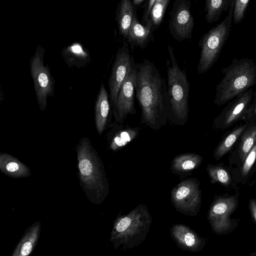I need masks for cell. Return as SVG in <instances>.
Segmentation results:
<instances>
[{
	"mask_svg": "<svg viewBox=\"0 0 256 256\" xmlns=\"http://www.w3.org/2000/svg\"><path fill=\"white\" fill-rule=\"evenodd\" d=\"M136 97L141 110V123L158 130L168 119L166 80L155 64L148 60L136 64Z\"/></svg>",
	"mask_w": 256,
	"mask_h": 256,
	"instance_id": "1",
	"label": "cell"
},
{
	"mask_svg": "<svg viewBox=\"0 0 256 256\" xmlns=\"http://www.w3.org/2000/svg\"><path fill=\"white\" fill-rule=\"evenodd\" d=\"M248 124V122H246L245 124L235 128L220 142L214 152V156L216 160H220L231 150L234 144L247 128Z\"/></svg>",
	"mask_w": 256,
	"mask_h": 256,
	"instance_id": "24",
	"label": "cell"
},
{
	"mask_svg": "<svg viewBox=\"0 0 256 256\" xmlns=\"http://www.w3.org/2000/svg\"><path fill=\"white\" fill-rule=\"evenodd\" d=\"M44 48L38 46L30 63L34 92L40 110H44L48 104V98L53 96L54 80L48 64H44Z\"/></svg>",
	"mask_w": 256,
	"mask_h": 256,
	"instance_id": "7",
	"label": "cell"
},
{
	"mask_svg": "<svg viewBox=\"0 0 256 256\" xmlns=\"http://www.w3.org/2000/svg\"><path fill=\"white\" fill-rule=\"evenodd\" d=\"M221 72L223 78L216 86L214 100L218 106L230 102L256 84V64L253 59L234 58Z\"/></svg>",
	"mask_w": 256,
	"mask_h": 256,
	"instance_id": "5",
	"label": "cell"
},
{
	"mask_svg": "<svg viewBox=\"0 0 256 256\" xmlns=\"http://www.w3.org/2000/svg\"><path fill=\"white\" fill-rule=\"evenodd\" d=\"M40 232V222H37L26 230L12 256H30L36 245Z\"/></svg>",
	"mask_w": 256,
	"mask_h": 256,
	"instance_id": "21",
	"label": "cell"
},
{
	"mask_svg": "<svg viewBox=\"0 0 256 256\" xmlns=\"http://www.w3.org/2000/svg\"><path fill=\"white\" fill-rule=\"evenodd\" d=\"M168 50L169 60L166 62L165 102L168 119L176 124L184 125L188 116L190 84L185 70L179 66L174 48L169 44Z\"/></svg>",
	"mask_w": 256,
	"mask_h": 256,
	"instance_id": "3",
	"label": "cell"
},
{
	"mask_svg": "<svg viewBox=\"0 0 256 256\" xmlns=\"http://www.w3.org/2000/svg\"><path fill=\"white\" fill-rule=\"evenodd\" d=\"M248 208L252 218L256 224V199H250L248 203Z\"/></svg>",
	"mask_w": 256,
	"mask_h": 256,
	"instance_id": "32",
	"label": "cell"
},
{
	"mask_svg": "<svg viewBox=\"0 0 256 256\" xmlns=\"http://www.w3.org/2000/svg\"><path fill=\"white\" fill-rule=\"evenodd\" d=\"M171 201L178 212L188 216H196L202 204L200 182L196 178L185 180L176 186L170 192Z\"/></svg>",
	"mask_w": 256,
	"mask_h": 256,
	"instance_id": "9",
	"label": "cell"
},
{
	"mask_svg": "<svg viewBox=\"0 0 256 256\" xmlns=\"http://www.w3.org/2000/svg\"><path fill=\"white\" fill-rule=\"evenodd\" d=\"M136 78V64L134 62L121 86L116 104L112 110L116 122L122 124L128 115L136 113L134 106Z\"/></svg>",
	"mask_w": 256,
	"mask_h": 256,
	"instance_id": "12",
	"label": "cell"
},
{
	"mask_svg": "<svg viewBox=\"0 0 256 256\" xmlns=\"http://www.w3.org/2000/svg\"><path fill=\"white\" fill-rule=\"evenodd\" d=\"M170 234L176 246L184 250L198 252L204 248L206 244V238L184 224H174L170 228Z\"/></svg>",
	"mask_w": 256,
	"mask_h": 256,
	"instance_id": "14",
	"label": "cell"
},
{
	"mask_svg": "<svg viewBox=\"0 0 256 256\" xmlns=\"http://www.w3.org/2000/svg\"><path fill=\"white\" fill-rule=\"evenodd\" d=\"M80 184L89 200L101 204L109 194L104 166L89 138H82L76 146Z\"/></svg>",
	"mask_w": 256,
	"mask_h": 256,
	"instance_id": "2",
	"label": "cell"
},
{
	"mask_svg": "<svg viewBox=\"0 0 256 256\" xmlns=\"http://www.w3.org/2000/svg\"><path fill=\"white\" fill-rule=\"evenodd\" d=\"M256 144V122H254V124L246 128L241 135L238 152L239 158L242 162H243Z\"/></svg>",
	"mask_w": 256,
	"mask_h": 256,
	"instance_id": "25",
	"label": "cell"
},
{
	"mask_svg": "<svg viewBox=\"0 0 256 256\" xmlns=\"http://www.w3.org/2000/svg\"><path fill=\"white\" fill-rule=\"evenodd\" d=\"M256 160V144L248 154L240 169L242 176L246 177L248 174Z\"/></svg>",
	"mask_w": 256,
	"mask_h": 256,
	"instance_id": "29",
	"label": "cell"
},
{
	"mask_svg": "<svg viewBox=\"0 0 256 256\" xmlns=\"http://www.w3.org/2000/svg\"><path fill=\"white\" fill-rule=\"evenodd\" d=\"M170 2V0H156L148 18L152 24L153 32L160 25Z\"/></svg>",
	"mask_w": 256,
	"mask_h": 256,
	"instance_id": "27",
	"label": "cell"
},
{
	"mask_svg": "<svg viewBox=\"0 0 256 256\" xmlns=\"http://www.w3.org/2000/svg\"><path fill=\"white\" fill-rule=\"evenodd\" d=\"M153 32L152 24L148 20L144 26L140 23L136 16L132 20L126 40L132 50L136 46L144 49L150 42L154 41Z\"/></svg>",
	"mask_w": 256,
	"mask_h": 256,
	"instance_id": "15",
	"label": "cell"
},
{
	"mask_svg": "<svg viewBox=\"0 0 256 256\" xmlns=\"http://www.w3.org/2000/svg\"><path fill=\"white\" fill-rule=\"evenodd\" d=\"M234 0H232L228 14L220 23L204 34L198 42L200 48L196 68L198 74L210 70L218 60L230 32Z\"/></svg>",
	"mask_w": 256,
	"mask_h": 256,
	"instance_id": "6",
	"label": "cell"
},
{
	"mask_svg": "<svg viewBox=\"0 0 256 256\" xmlns=\"http://www.w3.org/2000/svg\"><path fill=\"white\" fill-rule=\"evenodd\" d=\"M145 0H132V4L136 8L138 6H140L141 4L144 2H145Z\"/></svg>",
	"mask_w": 256,
	"mask_h": 256,
	"instance_id": "33",
	"label": "cell"
},
{
	"mask_svg": "<svg viewBox=\"0 0 256 256\" xmlns=\"http://www.w3.org/2000/svg\"><path fill=\"white\" fill-rule=\"evenodd\" d=\"M242 120L246 122L256 120V96H254L252 102Z\"/></svg>",
	"mask_w": 256,
	"mask_h": 256,
	"instance_id": "31",
	"label": "cell"
},
{
	"mask_svg": "<svg viewBox=\"0 0 256 256\" xmlns=\"http://www.w3.org/2000/svg\"><path fill=\"white\" fill-rule=\"evenodd\" d=\"M202 160V157L196 154H183L174 158L172 162L171 168L174 173H186L197 168Z\"/></svg>",
	"mask_w": 256,
	"mask_h": 256,
	"instance_id": "22",
	"label": "cell"
},
{
	"mask_svg": "<svg viewBox=\"0 0 256 256\" xmlns=\"http://www.w3.org/2000/svg\"><path fill=\"white\" fill-rule=\"evenodd\" d=\"M136 16V8L132 4V0H121L118 4L115 20L120 34L126 40L132 20Z\"/></svg>",
	"mask_w": 256,
	"mask_h": 256,
	"instance_id": "17",
	"label": "cell"
},
{
	"mask_svg": "<svg viewBox=\"0 0 256 256\" xmlns=\"http://www.w3.org/2000/svg\"><path fill=\"white\" fill-rule=\"evenodd\" d=\"M152 222V215L144 204H139L126 214H120L114 222L110 238L114 248L126 250L140 246L147 236Z\"/></svg>",
	"mask_w": 256,
	"mask_h": 256,
	"instance_id": "4",
	"label": "cell"
},
{
	"mask_svg": "<svg viewBox=\"0 0 256 256\" xmlns=\"http://www.w3.org/2000/svg\"><path fill=\"white\" fill-rule=\"evenodd\" d=\"M0 170L4 174L16 178L31 175L28 166L16 158L4 152L0 153Z\"/></svg>",
	"mask_w": 256,
	"mask_h": 256,
	"instance_id": "18",
	"label": "cell"
},
{
	"mask_svg": "<svg viewBox=\"0 0 256 256\" xmlns=\"http://www.w3.org/2000/svg\"><path fill=\"white\" fill-rule=\"evenodd\" d=\"M232 0H206L205 18L209 24L217 22L222 14L228 11Z\"/></svg>",
	"mask_w": 256,
	"mask_h": 256,
	"instance_id": "23",
	"label": "cell"
},
{
	"mask_svg": "<svg viewBox=\"0 0 256 256\" xmlns=\"http://www.w3.org/2000/svg\"><path fill=\"white\" fill-rule=\"evenodd\" d=\"M238 194L226 195L214 198L207 214L214 233L218 235L226 234L237 227L236 220L230 217L238 206Z\"/></svg>",
	"mask_w": 256,
	"mask_h": 256,
	"instance_id": "8",
	"label": "cell"
},
{
	"mask_svg": "<svg viewBox=\"0 0 256 256\" xmlns=\"http://www.w3.org/2000/svg\"><path fill=\"white\" fill-rule=\"evenodd\" d=\"M156 0H146L144 4V12L142 18V24L146 26L147 24L152 8Z\"/></svg>",
	"mask_w": 256,
	"mask_h": 256,
	"instance_id": "30",
	"label": "cell"
},
{
	"mask_svg": "<svg viewBox=\"0 0 256 256\" xmlns=\"http://www.w3.org/2000/svg\"><path fill=\"white\" fill-rule=\"evenodd\" d=\"M191 0H176L172 5L168 22L172 37L178 42L190 40L194 26Z\"/></svg>",
	"mask_w": 256,
	"mask_h": 256,
	"instance_id": "10",
	"label": "cell"
},
{
	"mask_svg": "<svg viewBox=\"0 0 256 256\" xmlns=\"http://www.w3.org/2000/svg\"><path fill=\"white\" fill-rule=\"evenodd\" d=\"M134 62L128 43L124 42L116 52L108 81V95L112 110L116 104L121 86Z\"/></svg>",
	"mask_w": 256,
	"mask_h": 256,
	"instance_id": "11",
	"label": "cell"
},
{
	"mask_svg": "<svg viewBox=\"0 0 256 256\" xmlns=\"http://www.w3.org/2000/svg\"><path fill=\"white\" fill-rule=\"evenodd\" d=\"M206 171L212 184L218 182L225 186L230 185L231 183L230 176L228 171L222 166L208 164Z\"/></svg>",
	"mask_w": 256,
	"mask_h": 256,
	"instance_id": "26",
	"label": "cell"
},
{
	"mask_svg": "<svg viewBox=\"0 0 256 256\" xmlns=\"http://www.w3.org/2000/svg\"><path fill=\"white\" fill-rule=\"evenodd\" d=\"M138 127L116 126L109 134V146L112 151L118 150L133 140L138 134Z\"/></svg>",
	"mask_w": 256,
	"mask_h": 256,
	"instance_id": "19",
	"label": "cell"
},
{
	"mask_svg": "<svg viewBox=\"0 0 256 256\" xmlns=\"http://www.w3.org/2000/svg\"><path fill=\"white\" fill-rule=\"evenodd\" d=\"M252 88L228 102L220 114L214 120L216 128L224 129L231 126L243 118L248 112L254 98Z\"/></svg>",
	"mask_w": 256,
	"mask_h": 256,
	"instance_id": "13",
	"label": "cell"
},
{
	"mask_svg": "<svg viewBox=\"0 0 256 256\" xmlns=\"http://www.w3.org/2000/svg\"><path fill=\"white\" fill-rule=\"evenodd\" d=\"M110 106L109 95L102 82L94 108L96 126L100 134H102L107 126Z\"/></svg>",
	"mask_w": 256,
	"mask_h": 256,
	"instance_id": "16",
	"label": "cell"
},
{
	"mask_svg": "<svg viewBox=\"0 0 256 256\" xmlns=\"http://www.w3.org/2000/svg\"><path fill=\"white\" fill-rule=\"evenodd\" d=\"M62 56L65 62L70 68L84 67L90 60L88 51L78 42H74L64 48L62 52Z\"/></svg>",
	"mask_w": 256,
	"mask_h": 256,
	"instance_id": "20",
	"label": "cell"
},
{
	"mask_svg": "<svg viewBox=\"0 0 256 256\" xmlns=\"http://www.w3.org/2000/svg\"><path fill=\"white\" fill-rule=\"evenodd\" d=\"M250 2V0H234L232 12L234 24H238L243 20Z\"/></svg>",
	"mask_w": 256,
	"mask_h": 256,
	"instance_id": "28",
	"label": "cell"
},
{
	"mask_svg": "<svg viewBox=\"0 0 256 256\" xmlns=\"http://www.w3.org/2000/svg\"><path fill=\"white\" fill-rule=\"evenodd\" d=\"M250 256H256V252H252Z\"/></svg>",
	"mask_w": 256,
	"mask_h": 256,
	"instance_id": "34",
	"label": "cell"
}]
</instances>
